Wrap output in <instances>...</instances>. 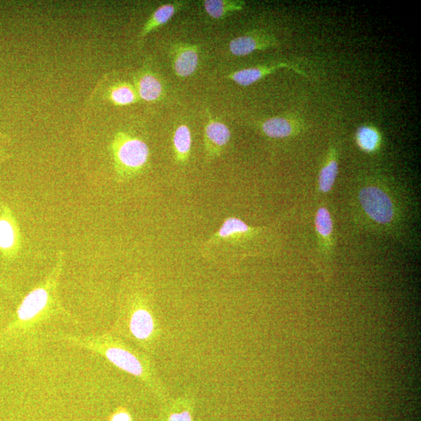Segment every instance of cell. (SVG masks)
<instances>
[{
	"label": "cell",
	"mask_w": 421,
	"mask_h": 421,
	"mask_svg": "<svg viewBox=\"0 0 421 421\" xmlns=\"http://www.w3.org/2000/svg\"><path fill=\"white\" fill-rule=\"evenodd\" d=\"M107 97L116 106L136 104L140 100L134 84L129 82L114 84L107 92Z\"/></svg>",
	"instance_id": "obj_19"
},
{
	"label": "cell",
	"mask_w": 421,
	"mask_h": 421,
	"mask_svg": "<svg viewBox=\"0 0 421 421\" xmlns=\"http://www.w3.org/2000/svg\"><path fill=\"white\" fill-rule=\"evenodd\" d=\"M192 405L186 400H179L171 406L166 421H193Z\"/></svg>",
	"instance_id": "obj_21"
},
{
	"label": "cell",
	"mask_w": 421,
	"mask_h": 421,
	"mask_svg": "<svg viewBox=\"0 0 421 421\" xmlns=\"http://www.w3.org/2000/svg\"><path fill=\"white\" fill-rule=\"evenodd\" d=\"M134 86L138 97L144 101H158L165 96L164 80L154 71L148 60L137 72L134 77Z\"/></svg>",
	"instance_id": "obj_7"
},
{
	"label": "cell",
	"mask_w": 421,
	"mask_h": 421,
	"mask_svg": "<svg viewBox=\"0 0 421 421\" xmlns=\"http://www.w3.org/2000/svg\"><path fill=\"white\" fill-rule=\"evenodd\" d=\"M281 68L291 69L300 75L306 76L304 71L298 68L297 65L288 63H279L237 70L228 75L226 77L228 79L238 84L240 86L246 87L260 81L264 77L273 74L276 70Z\"/></svg>",
	"instance_id": "obj_9"
},
{
	"label": "cell",
	"mask_w": 421,
	"mask_h": 421,
	"mask_svg": "<svg viewBox=\"0 0 421 421\" xmlns=\"http://www.w3.org/2000/svg\"><path fill=\"white\" fill-rule=\"evenodd\" d=\"M356 143L360 150L366 153H375L380 150L382 137L375 126H360L356 133Z\"/></svg>",
	"instance_id": "obj_20"
},
{
	"label": "cell",
	"mask_w": 421,
	"mask_h": 421,
	"mask_svg": "<svg viewBox=\"0 0 421 421\" xmlns=\"http://www.w3.org/2000/svg\"><path fill=\"white\" fill-rule=\"evenodd\" d=\"M106 356L110 362L118 368L131 375L142 376L144 374L143 365L140 360L133 353L125 349L119 347H111L108 349Z\"/></svg>",
	"instance_id": "obj_17"
},
{
	"label": "cell",
	"mask_w": 421,
	"mask_h": 421,
	"mask_svg": "<svg viewBox=\"0 0 421 421\" xmlns=\"http://www.w3.org/2000/svg\"><path fill=\"white\" fill-rule=\"evenodd\" d=\"M52 282L35 288L23 299L17 311L18 317L22 321H29L43 311L50 304L51 297L50 286Z\"/></svg>",
	"instance_id": "obj_11"
},
{
	"label": "cell",
	"mask_w": 421,
	"mask_h": 421,
	"mask_svg": "<svg viewBox=\"0 0 421 421\" xmlns=\"http://www.w3.org/2000/svg\"><path fill=\"white\" fill-rule=\"evenodd\" d=\"M279 46L275 36L264 30L256 29L239 36L228 44L233 56L245 57L258 50H266Z\"/></svg>",
	"instance_id": "obj_5"
},
{
	"label": "cell",
	"mask_w": 421,
	"mask_h": 421,
	"mask_svg": "<svg viewBox=\"0 0 421 421\" xmlns=\"http://www.w3.org/2000/svg\"><path fill=\"white\" fill-rule=\"evenodd\" d=\"M264 232V228L251 226L244 221L231 216L201 246V255L210 261L231 263L242 257L250 244Z\"/></svg>",
	"instance_id": "obj_2"
},
{
	"label": "cell",
	"mask_w": 421,
	"mask_h": 421,
	"mask_svg": "<svg viewBox=\"0 0 421 421\" xmlns=\"http://www.w3.org/2000/svg\"><path fill=\"white\" fill-rule=\"evenodd\" d=\"M192 148V135L188 124H180L174 131L173 149L177 164L185 166L188 164Z\"/></svg>",
	"instance_id": "obj_15"
},
{
	"label": "cell",
	"mask_w": 421,
	"mask_h": 421,
	"mask_svg": "<svg viewBox=\"0 0 421 421\" xmlns=\"http://www.w3.org/2000/svg\"><path fill=\"white\" fill-rule=\"evenodd\" d=\"M304 124L293 117H275L260 124L262 133L273 139H284L297 135L304 130Z\"/></svg>",
	"instance_id": "obj_10"
},
{
	"label": "cell",
	"mask_w": 421,
	"mask_h": 421,
	"mask_svg": "<svg viewBox=\"0 0 421 421\" xmlns=\"http://www.w3.org/2000/svg\"><path fill=\"white\" fill-rule=\"evenodd\" d=\"M3 159V149L0 148V159Z\"/></svg>",
	"instance_id": "obj_23"
},
{
	"label": "cell",
	"mask_w": 421,
	"mask_h": 421,
	"mask_svg": "<svg viewBox=\"0 0 421 421\" xmlns=\"http://www.w3.org/2000/svg\"><path fill=\"white\" fill-rule=\"evenodd\" d=\"M246 3L240 0H206L203 7L210 17L215 20L224 19L228 15L242 10Z\"/></svg>",
	"instance_id": "obj_18"
},
{
	"label": "cell",
	"mask_w": 421,
	"mask_h": 421,
	"mask_svg": "<svg viewBox=\"0 0 421 421\" xmlns=\"http://www.w3.org/2000/svg\"><path fill=\"white\" fill-rule=\"evenodd\" d=\"M170 58L177 77L186 78L193 75L200 63V48L197 45L177 42L171 46Z\"/></svg>",
	"instance_id": "obj_6"
},
{
	"label": "cell",
	"mask_w": 421,
	"mask_h": 421,
	"mask_svg": "<svg viewBox=\"0 0 421 421\" xmlns=\"http://www.w3.org/2000/svg\"><path fill=\"white\" fill-rule=\"evenodd\" d=\"M231 137V129L209 113L204 133V152L207 159L214 160L220 157L230 143Z\"/></svg>",
	"instance_id": "obj_8"
},
{
	"label": "cell",
	"mask_w": 421,
	"mask_h": 421,
	"mask_svg": "<svg viewBox=\"0 0 421 421\" xmlns=\"http://www.w3.org/2000/svg\"><path fill=\"white\" fill-rule=\"evenodd\" d=\"M315 226L320 250L329 256L334 248V224L332 214L326 206L317 210Z\"/></svg>",
	"instance_id": "obj_13"
},
{
	"label": "cell",
	"mask_w": 421,
	"mask_h": 421,
	"mask_svg": "<svg viewBox=\"0 0 421 421\" xmlns=\"http://www.w3.org/2000/svg\"><path fill=\"white\" fill-rule=\"evenodd\" d=\"M110 150L118 182H126L146 170L150 149L141 138L128 132L119 131L114 136Z\"/></svg>",
	"instance_id": "obj_3"
},
{
	"label": "cell",
	"mask_w": 421,
	"mask_h": 421,
	"mask_svg": "<svg viewBox=\"0 0 421 421\" xmlns=\"http://www.w3.org/2000/svg\"><path fill=\"white\" fill-rule=\"evenodd\" d=\"M358 217L379 233H393L400 227L402 208L395 192L379 179L363 182L354 195Z\"/></svg>",
	"instance_id": "obj_1"
},
{
	"label": "cell",
	"mask_w": 421,
	"mask_h": 421,
	"mask_svg": "<svg viewBox=\"0 0 421 421\" xmlns=\"http://www.w3.org/2000/svg\"><path fill=\"white\" fill-rule=\"evenodd\" d=\"M19 225L10 208L0 204V253L6 260H14L21 248Z\"/></svg>",
	"instance_id": "obj_4"
},
{
	"label": "cell",
	"mask_w": 421,
	"mask_h": 421,
	"mask_svg": "<svg viewBox=\"0 0 421 421\" xmlns=\"http://www.w3.org/2000/svg\"><path fill=\"white\" fill-rule=\"evenodd\" d=\"M111 421H131V418L128 412L119 411L113 415Z\"/></svg>",
	"instance_id": "obj_22"
},
{
	"label": "cell",
	"mask_w": 421,
	"mask_h": 421,
	"mask_svg": "<svg viewBox=\"0 0 421 421\" xmlns=\"http://www.w3.org/2000/svg\"><path fill=\"white\" fill-rule=\"evenodd\" d=\"M339 147L332 144L324 156L320 174H318V191L327 195L333 190L339 173Z\"/></svg>",
	"instance_id": "obj_12"
},
{
	"label": "cell",
	"mask_w": 421,
	"mask_h": 421,
	"mask_svg": "<svg viewBox=\"0 0 421 421\" xmlns=\"http://www.w3.org/2000/svg\"><path fill=\"white\" fill-rule=\"evenodd\" d=\"M184 3L182 2H174L160 6L144 23L139 34V41H142L154 30L166 25L180 9L184 8Z\"/></svg>",
	"instance_id": "obj_14"
},
{
	"label": "cell",
	"mask_w": 421,
	"mask_h": 421,
	"mask_svg": "<svg viewBox=\"0 0 421 421\" xmlns=\"http://www.w3.org/2000/svg\"><path fill=\"white\" fill-rule=\"evenodd\" d=\"M130 329L133 335L139 340H146L153 335L155 320L151 311L139 306L132 313Z\"/></svg>",
	"instance_id": "obj_16"
}]
</instances>
